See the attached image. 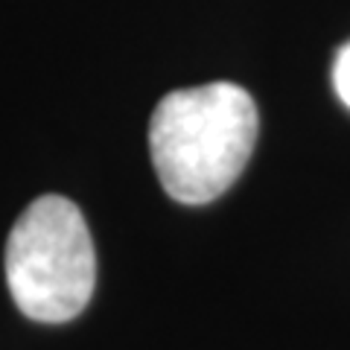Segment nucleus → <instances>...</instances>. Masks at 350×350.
<instances>
[{
    "instance_id": "obj_1",
    "label": "nucleus",
    "mask_w": 350,
    "mask_h": 350,
    "mask_svg": "<svg viewBox=\"0 0 350 350\" xmlns=\"http://www.w3.org/2000/svg\"><path fill=\"white\" fill-rule=\"evenodd\" d=\"M257 131V105L234 82L167 94L149 123V152L161 187L181 204L219 199L243 175Z\"/></svg>"
},
{
    "instance_id": "obj_2",
    "label": "nucleus",
    "mask_w": 350,
    "mask_h": 350,
    "mask_svg": "<svg viewBox=\"0 0 350 350\" xmlns=\"http://www.w3.org/2000/svg\"><path fill=\"white\" fill-rule=\"evenodd\" d=\"M3 266L12 301L27 319H76L96 286V251L82 211L64 196L36 199L9 231Z\"/></svg>"
},
{
    "instance_id": "obj_3",
    "label": "nucleus",
    "mask_w": 350,
    "mask_h": 350,
    "mask_svg": "<svg viewBox=\"0 0 350 350\" xmlns=\"http://www.w3.org/2000/svg\"><path fill=\"white\" fill-rule=\"evenodd\" d=\"M333 88H336L338 100H342L350 108V41L336 53V62H333Z\"/></svg>"
}]
</instances>
